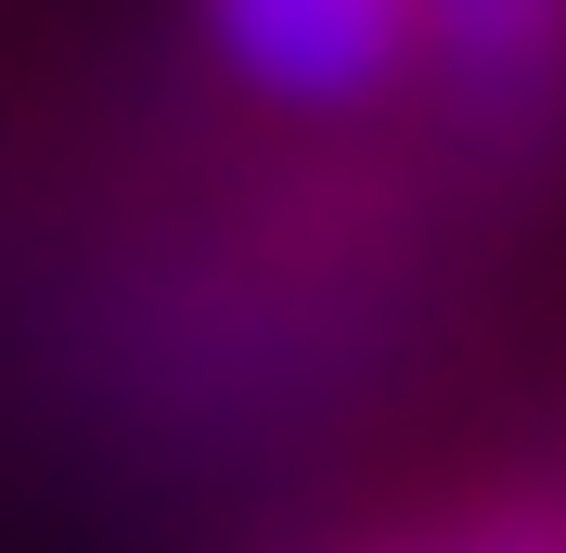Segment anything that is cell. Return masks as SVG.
I'll use <instances>...</instances> for the list:
<instances>
[{"mask_svg": "<svg viewBox=\"0 0 566 553\" xmlns=\"http://www.w3.org/2000/svg\"><path fill=\"white\" fill-rule=\"evenodd\" d=\"M412 13L476 129H541L566 104V0H412Z\"/></svg>", "mask_w": 566, "mask_h": 553, "instance_id": "obj_2", "label": "cell"}, {"mask_svg": "<svg viewBox=\"0 0 566 553\" xmlns=\"http://www.w3.org/2000/svg\"><path fill=\"white\" fill-rule=\"evenodd\" d=\"M207 27L271 104H360L424 52L412 0H207Z\"/></svg>", "mask_w": 566, "mask_h": 553, "instance_id": "obj_1", "label": "cell"}, {"mask_svg": "<svg viewBox=\"0 0 566 553\" xmlns=\"http://www.w3.org/2000/svg\"><path fill=\"white\" fill-rule=\"evenodd\" d=\"M463 553H566V528H528V515H515V528H476Z\"/></svg>", "mask_w": 566, "mask_h": 553, "instance_id": "obj_3", "label": "cell"}]
</instances>
